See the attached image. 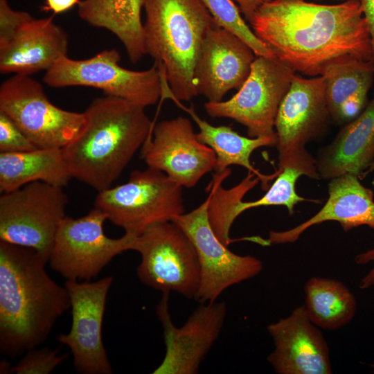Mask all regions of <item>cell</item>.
<instances>
[{"label":"cell","mask_w":374,"mask_h":374,"mask_svg":"<svg viewBox=\"0 0 374 374\" xmlns=\"http://www.w3.org/2000/svg\"><path fill=\"white\" fill-rule=\"evenodd\" d=\"M374 170V163L370 166V168L368 169L367 172L366 174L370 173Z\"/></svg>","instance_id":"obj_37"},{"label":"cell","mask_w":374,"mask_h":374,"mask_svg":"<svg viewBox=\"0 0 374 374\" xmlns=\"http://www.w3.org/2000/svg\"><path fill=\"white\" fill-rule=\"evenodd\" d=\"M334 1H345V0H334Z\"/></svg>","instance_id":"obj_39"},{"label":"cell","mask_w":374,"mask_h":374,"mask_svg":"<svg viewBox=\"0 0 374 374\" xmlns=\"http://www.w3.org/2000/svg\"><path fill=\"white\" fill-rule=\"evenodd\" d=\"M68 44L66 33L54 22L53 16L33 18L0 44V71L30 75L47 71L67 55Z\"/></svg>","instance_id":"obj_20"},{"label":"cell","mask_w":374,"mask_h":374,"mask_svg":"<svg viewBox=\"0 0 374 374\" xmlns=\"http://www.w3.org/2000/svg\"><path fill=\"white\" fill-rule=\"evenodd\" d=\"M0 111L7 114L37 148H62L82 128L84 112L61 109L30 75L15 74L0 87Z\"/></svg>","instance_id":"obj_12"},{"label":"cell","mask_w":374,"mask_h":374,"mask_svg":"<svg viewBox=\"0 0 374 374\" xmlns=\"http://www.w3.org/2000/svg\"><path fill=\"white\" fill-rule=\"evenodd\" d=\"M279 174L259 199L242 202L244 195L259 181L254 174L248 172L247 177L231 189L222 187L217 181L211 186V197L208 209L211 225L219 240L228 246L231 240L229 233L235 220L244 211L268 206H284L290 215L294 214V206L306 199L299 196L295 190L296 183L301 176L318 179L320 176L317 159L305 148L296 150L278 159Z\"/></svg>","instance_id":"obj_9"},{"label":"cell","mask_w":374,"mask_h":374,"mask_svg":"<svg viewBox=\"0 0 374 374\" xmlns=\"http://www.w3.org/2000/svg\"><path fill=\"white\" fill-rule=\"evenodd\" d=\"M161 99H170L181 109L188 114L199 127L197 139L214 151L217 159L214 168L215 173L224 172L230 166H240L260 178L263 190L269 188V182L278 176L279 170L271 175H264L253 166L250 157L259 148L276 146V134L271 136L251 138L241 136L230 126H214L201 118L193 105L190 107H186L173 96L165 75L161 76Z\"/></svg>","instance_id":"obj_23"},{"label":"cell","mask_w":374,"mask_h":374,"mask_svg":"<svg viewBox=\"0 0 374 374\" xmlns=\"http://www.w3.org/2000/svg\"><path fill=\"white\" fill-rule=\"evenodd\" d=\"M169 294L162 293L157 314L163 330L165 357L154 374H195L217 339L226 316L224 301L201 303L181 327H176L169 312Z\"/></svg>","instance_id":"obj_15"},{"label":"cell","mask_w":374,"mask_h":374,"mask_svg":"<svg viewBox=\"0 0 374 374\" xmlns=\"http://www.w3.org/2000/svg\"><path fill=\"white\" fill-rule=\"evenodd\" d=\"M68 354H60V349L34 348L26 352L18 363L12 366L11 373L17 374H48L66 359Z\"/></svg>","instance_id":"obj_29"},{"label":"cell","mask_w":374,"mask_h":374,"mask_svg":"<svg viewBox=\"0 0 374 374\" xmlns=\"http://www.w3.org/2000/svg\"><path fill=\"white\" fill-rule=\"evenodd\" d=\"M12 366L8 362L3 361L1 362V373H11Z\"/></svg>","instance_id":"obj_36"},{"label":"cell","mask_w":374,"mask_h":374,"mask_svg":"<svg viewBox=\"0 0 374 374\" xmlns=\"http://www.w3.org/2000/svg\"><path fill=\"white\" fill-rule=\"evenodd\" d=\"M256 57L239 37L215 24L202 41L195 63L197 96H204L208 102L222 101L229 91L242 86Z\"/></svg>","instance_id":"obj_17"},{"label":"cell","mask_w":374,"mask_h":374,"mask_svg":"<svg viewBox=\"0 0 374 374\" xmlns=\"http://www.w3.org/2000/svg\"><path fill=\"white\" fill-rule=\"evenodd\" d=\"M82 0H45L41 10L52 12L54 15L64 12L75 5H79Z\"/></svg>","instance_id":"obj_33"},{"label":"cell","mask_w":374,"mask_h":374,"mask_svg":"<svg viewBox=\"0 0 374 374\" xmlns=\"http://www.w3.org/2000/svg\"><path fill=\"white\" fill-rule=\"evenodd\" d=\"M95 207L125 233L139 235L184 213L183 187L159 170H134L125 184L98 192Z\"/></svg>","instance_id":"obj_5"},{"label":"cell","mask_w":374,"mask_h":374,"mask_svg":"<svg viewBox=\"0 0 374 374\" xmlns=\"http://www.w3.org/2000/svg\"><path fill=\"white\" fill-rule=\"evenodd\" d=\"M304 308L311 321L319 328L337 330L353 319L357 310L355 296L336 279L314 276L304 286Z\"/></svg>","instance_id":"obj_27"},{"label":"cell","mask_w":374,"mask_h":374,"mask_svg":"<svg viewBox=\"0 0 374 374\" xmlns=\"http://www.w3.org/2000/svg\"><path fill=\"white\" fill-rule=\"evenodd\" d=\"M374 163V94L364 110L348 122L317 159L320 178L365 175Z\"/></svg>","instance_id":"obj_22"},{"label":"cell","mask_w":374,"mask_h":374,"mask_svg":"<svg viewBox=\"0 0 374 374\" xmlns=\"http://www.w3.org/2000/svg\"><path fill=\"white\" fill-rule=\"evenodd\" d=\"M33 18L27 12L12 9L7 0H0V44L7 41L17 28Z\"/></svg>","instance_id":"obj_31"},{"label":"cell","mask_w":374,"mask_h":374,"mask_svg":"<svg viewBox=\"0 0 374 374\" xmlns=\"http://www.w3.org/2000/svg\"><path fill=\"white\" fill-rule=\"evenodd\" d=\"M116 49L104 50L84 60L62 57L47 71L44 82L51 87H90L107 96L125 99L143 107L156 104L162 88L159 64L148 69L132 71L119 64Z\"/></svg>","instance_id":"obj_7"},{"label":"cell","mask_w":374,"mask_h":374,"mask_svg":"<svg viewBox=\"0 0 374 374\" xmlns=\"http://www.w3.org/2000/svg\"><path fill=\"white\" fill-rule=\"evenodd\" d=\"M371 367L373 370V373H374V362H373L371 364Z\"/></svg>","instance_id":"obj_38"},{"label":"cell","mask_w":374,"mask_h":374,"mask_svg":"<svg viewBox=\"0 0 374 374\" xmlns=\"http://www.w3.org/2000/svg\"><path fill=\"white\" fill-rule=\"evenodd\" d=\"M106 214L95 207L78 218L66 216L58 228L49 258L52 269L66 280L89 281L117 255L134 250L136 235L119 238L104 231Z\"/></svg>","instance_id":"obj_10"},{"label":"cell","mask_w":374,"mask_h":374,"mask_svg":"<svg viewBox=\"0 0 374 374\" xmlns=\"http://www.w3.org/2000/svg\"><path fill=\"white\" fill-rule=\"evenodd\" d=\"M134 251L141 255L136 274L142 283L162 293L175 292L195 299L200 283L197 255L174 222L150 226L137 235Z\"/></svg>","instance_id":"obj_8"},{"label":"cell","mask_w":374,"mask_h":374,"mask_svg":"<svg viewBox=\"0 0 374 374\" xmlns=\"http://www.w3.org/2000/svg\"><path fill=\"white\" fill-rule=\"evenodd\" d=\"M37 148L16 123L0 111V152H25Z\"/></svg>","instance_id":"obj_30"},{"label":"cell","mask_w":374,"mask_h":374,"mask_svg":"<svg viewBox=\"0 0 374 374\" xmlns=\"http://www.w3.org/2000/svg\"><path fill=\"white\" fill-rule=\"evenodd\" d=\"M84 114L82 128L62 153L72 178L100 192L112 187L154 125L145 107L112 96L96 98Z\"/></svg>","instance_id":"obj_3"},{"label":"cell","mask_w":374,"mask_h":374,"mask_svg":"<svg viewBox=\"0 0 374 374\" xmlns=\"http://www.w3.org/2000/svg\"><path fill=\"white\" fill-rule=\"evenodd\" d=\"M295 72L276 57L256 56L250 73L230 99L206 102L213 118H231L246 127L249 137L276 134L275 121Z\"/></svg>","instance_id":"obj_11"},{"label":"cell","mask_w":374,"mask_h":374,"mask_svg":"<svg viewBox=\"0 0 374 374\" xmlns=\"http://www.w3.org/2000/svg\"><path fill=\"white\" fill-rule=\"evenodd\" d=\"M141 154L148 167L163 172L188 188L214 170L217 159L214 151L197 139L190 121L184 116L154 125Z\"/></svg>","instance_id":"obj_16"},{"label":"cell","mask_w":374,"mask_h":374,"mask_svg":"<svg viewBox=\"0 0 374 374\" xmlns=\"http://www.w3.org/2000/svg\"><path fill=\"white\" fill-rule=\"evenodd\" d=\"M275 57L308 76L353 59L373 62L371 37L360 3L320 4L305 0H269L250 22Z\"/></svg>","instance_id":"obj_1"},{"label":"cell","mask_w":374,"mask_h":374,"mask_svg":"<svg viewBox=\"0 0 374 374\" xmlns=\"http://www.w3.org/2000/svg\"><path fill=\"white\" fill-rule=\"evenodd\" d=\"M330 119L324 76L305 78L295 73L275 121L278 159L305 148Z\"/></svg>","instance_id":"obj_18"},{"label":"cell","mask_w":374,"mask_h":374,"mask_svg":"<svg viewBox=\"0 0 374 374\" xmlns=\"http://www.w3.org/2000/svg\"><path fill=\"white\" fill-rule=\"evenodd\" d=\"M200 1L219 26L239 37L249 46L256 56L276 57L271 51L247 24L241 16L239 7L233 0Z\"/></svg>","instance_id":"obj_28"},{"label":"cell","mask_w":374,"mask_h":374,"mask_svg":"<svg viewBox=\"0 0 374 374\" xmlns=\"http://www.w3.org/2000/svg\"><path fill=\"white\" fill-rule=\"evenodd\" d=\"M71 178L62 148L0 152L1 193L37 181L63 188Z\"/></svg>","instance_id":"obj_26"},{"label":"cell","mask_w":374,"mask_h":374,"mask_svg":"<svg viewBox=\"0 0 374 374\" xmlns=\"http://www.w3.org/2000/svg\"><path fill=\"white\" fill-rule=\"evenodd\" d=\"M67 204L62 187L41 181L3 193L0 241L31 248L48 262Z\"/></svg>","instance_id":"obj_6"},{"label":"cell","mask_w":374,"mask_h":374,"mask_svg":"<svg viewBox=\"0 0 374 374\" xmlns=\"http://www.w3.org/2000/svg\"><path fill=\"white\" fill-rule=\"evenodd\" d=\"M325 78L326 97L331 119L348 123L366 107L374 80V62L349 60L329 66Z\"/></svg>","instance_id":"obj_24"},{"label":"cell","mask_w":374,"mask_h":374,"mask_svg":"<svg viewBox=\"0 0 374 374\" xmlns=\"http://www.w3.org/2000/svg\"><path fill=\"white\" fill-rule=\"evenodd\" d=\"M328 192V198L318 213L289 230L271 231L267 244L294 242L309 228L328 221L339 222L344 231L362 225L374 229L373 192L358 176L346 173L331 179Z\"/></svg>","instance_id":"obj_21"},{"label":"cell","mask_w":374,"mask_h":374,"mask_svg":"<svg viewBox=\"0 0 374 374\" xmlns=\"http://www.w3.org/2000/svg\"><path fill=\"white\" fill-rule=\"evenodd\" d=\"M237 3L240 12L250 23L258 8L269 0H233Z\"/></svg>","instance_id":"obj_35"},{"label":"cell","mask_w":374,"mask_h":374,"mask_svg":"<svg viewBox=\"0 0 374 374\" xmlns=\"http://www.w3.org/2000/svg\"><path fill=\"white\" fill-rule=\"evenodd\" d=\"M211 193L192 211L175 217L174 222L186 233L197 255L200 283L195 299L200 303L213 302L228 287L258 275L261 260L230 251L215 235L208 209Z\"/></svg>","instance_id":"obj_13"},{"label":"cell","mask_w":374,"mask_h":374,"mask_svg":"<svg viewBox=\"0 0 374 374\" xmlns=\"http://www.w3.org/2000/svg\"><path fill=\"white\" fill-rule=\"evenodd\" d=\"M114 278L95 282L66 280L71 302L72 323L67 334L57 340L66 346L73 364L82 374H112L113 371L103 341V323L107 297Z\"/></svg>","instance_id":"obj_14"},{"label":"cell","mask_w":374,"mask_h":374,"mask_svg":"<svg viewBox=\"0 0 374 374\" xmlns=\"http://www.w3.org/2000/svg\"><path fill=\"white\" fill-rule=\"evenodd\" d=\"M274 350L267 361L278 374H331L328 344L308 317L304 305L286 318L269 324Z\"/></svg>","instance_id":"obj_19"},{"label":"cell","mask_w":374,"mask_h":374,"mask_svg":"<svg viewBox=\"0 0 374 374\" xmlns=\"http://www.w3.org/2000/svg\"><path fill=\"white\" fill-rule=\"evenodd\" d=\"M374 262V248L361 253L355 257V262L358 265H364ZM374 285V267L361 280L359 287L362 290L367 289Z\"/></svg>","instance_id":"obj_32"},{"label":"cell","mask_w":374,"mask_h":374,"mask_svg":"<svg viewBox=\"0 0 374 374\" xmlns=\"http://www.w3.org/2000/svg\"><path fill=\"white\" fill-rule=\"evenodd\" d=\"M361 6L364 17L367 22L373 52L374 62V0H357Z\"/></svg>","instance_id":"obj_34"},{"label":"cell","mask_w":374,"mask_h":374,"mask_svg":"<svg viewBox=\"0 0 374 374\" xmlns=\"http://www.w3.org/2000/svg\"><path fill=\"white\" fill-rule=\"evenodd\" d=\"M143 7L144 0H82L78 12L89 25L116 36L134 64L146 55L141 16Z\"/></svg>","instance_id":"obj_25"},{"label":"cell","mask_w":374,"mask_h":374,"mask_svg":"<svg viewBox=\"0 0 374 374\" xmlns=\"http://www.w3.org/2000/svg\"><path fill=\"white\" fill-rule=\"evenodd\" d=\"M145 48L163 66L173 96H197L194 70L202 41L216 24L200 0H144Z\"/></svg>","instance_id":"obj_4"},{"label":"cell","mask_w":374,"mask_h":374,"mask_svg":"<svg viewBox=\"0 0 374 374\" xmlns=\"http://www.w3.org/2000/svg\"><path fill=\"white\" fill-rule=\"evenodd\" d=\"M35 250L0 241V351L14 358L40 346L71 308L65 286Z\"/></svg>","instance_id":"obj_2"}]
</instances>
